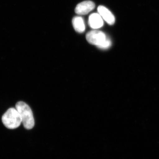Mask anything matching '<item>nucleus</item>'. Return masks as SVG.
<instances>
[{"mask_svg": "<svg viewBox=\"0 0 159 159\" xmlns=\"http://www.w3.org/2000/svg\"><path fill=\"white\" fill-rule=\"evenodd\" d=\"M87 40L91 44L101 49H107L111 45V42L105 33L101 31L93 30L86 34Z\"/></svg>", "mask_w": 159, "mask_h": 159, "instance_id": "f257e3e1", "label": "nucleus"}, {"mask_svg": "<svg viewBox=\"0 0 159 159\" xmlns=\"http://www.w3.org/2000/svg\"><path fill=\"white\" fill-rule=\"evenodd\" d=\"M16 108L20 115L22 122L25 128L30 129L34 125V120L31 108L25 102L20 101L16 105Z\"/></svg>", "mask_w": 159, "mask_h": 159, "instance_id": "f03ea898", "label": "nucleus"}, {"mask_svg": "<svg viewBox=\"0 0 159 159\" xmlns=\"http://www.w3.org/2000/svg\"><path fill=\"white\" fill-rule=\"evenodd\" d=\"M2 121L6 128L14 129L20 125L22 119L16 108H10L3 115Z\"/></svg>", "mask_w": 159, "mask_h": 159, "instance_id": "7ed1b4c3", "label": "nucleus"}, {"mask_svg": "<svg viewBox=\"0 0 159 159\" xmlns=\"http://www.w3.org/2000/svg\"><path fill=\"white\" fill-rule=\"evenodd\" d=\"M95 8V3L92 1H84L77 5L75 11L77 14L86 15L93 10Z\"/></svg>", "mask_w": 159, "mask_h": 159, "instance_id": "20e7f679", "label": "nucleus"}, {"mask_svg": "<svg viewBox=\"0 0 159 159\" xmlns=\"http://www.w3.org/2000/svg\"><path fill=\"white\" fill-rule=\"evenodd\" d=\"M97 10L99 14L107 24L110 25H114L116 20L115 16L106 7L102 6H99Z\"/></svg>", "mask_w": 159, "mask_h": 159, "instance_id": "39448f33", "label": "nucleus"}, {"mask_svg": "<svg viewBox=\"0 0 159 159\" xmlns=\"http://www.w3.org/2000/svg\"><path fill=\"white\" fill-rule=\"evenodd\" d=\"M89 25L92 29H99L103 25V21L99 13H94L89 17Z\"/></svg>", "mask_w": 159, "mask_h": 159, "instance_id": "423d86ee", "label": "nucleus"}, {"mask_svg": "<svg viewBox=\"0 0 159 159\" xmlns=\"http://www.w3.org/2000/svg\"><path fill=\"white\" fill-rule=\"evenodd\" d=\"M72 24L75 31L79 33H83L85 30L84 20L80 16H75L72 20Z\"/></svg>", "mask_w": 159, "mask_h": 159, "instance_id": "0eeeda50", "label": "nucleus"}]
</instances>
